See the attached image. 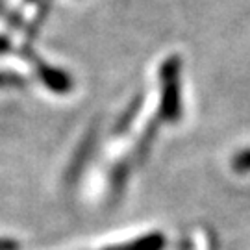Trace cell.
I'll return each instance as SVG.
<instances>
[{
	"mask_svg": "<svg viewBox=\"0 0 250 250\" xmlns=\"http://www.w3.org/2000/svg\"><path fill=\"white\" fill-rule=\"evenodd\" d=\"M161 247H163V239L160 235H150V237L139 239L132 245H125V247H117V249L109 250H161Z\"/></svg>",
	"mask_w": 250,
	"mask_h": 250,
	"instance_id": "cell-1",
	"label": "cell"
},
{
	"mask_svg": "<svg viewBox=\"0 0 250 250\" xmlns=\"http://www.w3.org/2000/svg\"><path fill=\"white\" fill-rule=\"evenodd\" d=\"M0 250H19V245L11 239H0Z\"/></svg>",
	"mask_w": 250,
	"mask_h": 250,
	"instance_id": "cell-2",
	"label": "cell"
}]
</instances>
